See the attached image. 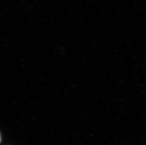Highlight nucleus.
Instances as JSON below:
<instances>
[{
  "instance_id": "1",
  "label": "nucleus",
  "mask_w": 146,
  "mask_h": 145,
  "mask_svg": "<svg viewBox=\"0 0 146 145\" xmlns=\"http://www.w3.org/2000/svg\"><path fill=\"white\" fill-rule=\"evenodd\" d=\"M1 137H0V142H1Z\"/></svg>"
}]
</instances>
